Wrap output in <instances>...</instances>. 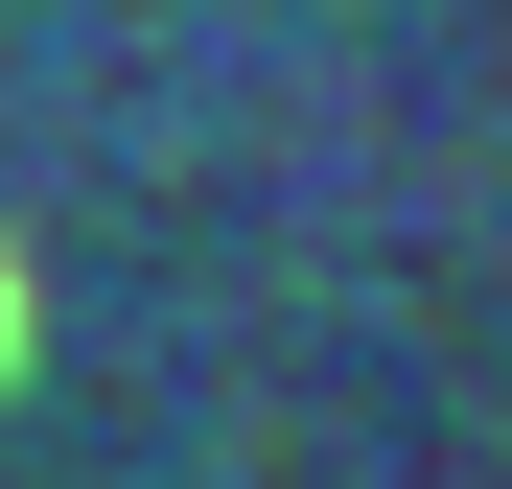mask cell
I'll return each instance as SVG.
<instances>
[{"label": "cell", "instance_id": "1", "mask_svg": "<svg viewBox=\"0 0 512 489\" xmlns=\"http://www.w3.org/2000/svg\"><path fill=\"white\" fill-rule=\"evenodd\" d=\"M0 373H24V280H0Z\"/></svg>", "mask_w": 512, "mask_h": 489}]
</instances>
